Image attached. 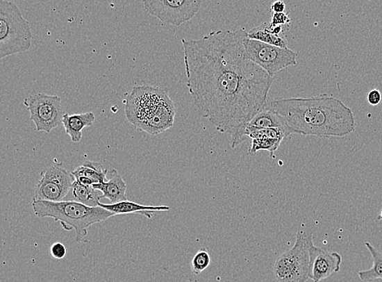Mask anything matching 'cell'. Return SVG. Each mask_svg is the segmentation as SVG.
Listing matches in <instances>:
<instances>
[{
	"mask_svg": "<svg viewBox=\"0 0 382 282\" xmlns=\"http://www.w3.org/2000/svg\"><path fill=\"white\" fill-rule=\"evenodd\" d=\"M247 37L242 28L182 40L188 92L202 117L230 135L233 149L242 142L253 117L266 109L274 80L248 58Z\"/></svg>",
	"mask_w": 382,
	"mask_h": 282,
	"instance_id": "cell-1",
	"label": "cell"
},
{
	"mask_svg": "<svg viewBox=\"0 0 382 282\" xmlns=\"http://www.w3.org/2000/svg\"><path fill=\"white\" fill-rule=\"evenodd\" d=\"M267 106L281 117L289 135L343 138L356 128L352 110L333 97L278 99Z\"/></svg>",
	"mask_w": 382,
	"mask_h": 282,
	"instance_id": "cell-2",
	"label": "cell"
},
{
	"mask_svg": "<svg viewBox=\"0 0 382 282\" xmlns=\"http://www.w3.org/2000/svg\"><path fill=\"white\" fill-rule=\"evenodd\" d=\"M125 103L127 119L136 129L157 135L174 125L176 107L162 88L135 87Z\"/></svg>",
	"mask_w": 382,
	"mask_h": 282,
	"instance_id": "cell-3",
	"label": "cell"
},
{
	"mask_svg": "<svg viewBox=\"0 0 382 282\" xmlns=\"http://www.w3.org/2000/svg\"><path fill=\"white\" fill-rule=\"evenodd\" d=\"M32 208L37 217L53 219L66 231L74 229L77 242H86L88 229L93 224L115 216L100 206L92 208L74 201H33Z\"/></svg>",
	"mask_w": 382,
	"mask_h": 282,
	"instance_id": "cell-4",
	"label": "cell"
},
{
	"mask_svg": "<svg viewBox=\"0 0 382 282\" xmlns=\"http://www.w3.org/2000/svg\"><path fill=\"white\" fill-rule=\"evenodd\" d=\"M33 34L29 22L15 3L0 0V58L25 53L31 49Z\"/></svg>",
	"mask_w": 382,
	"mask_h": 282,
	"instance_id": "cell-5",
	"label": "cell"
},
{
	"mask_svg": "<svg viewBox=\"0 0 382 282\" xmlns=\"http://www.w3.org/2000/svg\"><path fill=\"white\" fill-rule=\"evenodd\" d=\"M313 233H297L293 247L277 258L273 267L279 282H306L310 279V247L313 244Z\"/></svg>",
	"mask_w": 382,
	"mask_h": 282,
	"instance_id": "cell-6",
	"label": "cell"
},
{
	"mask_svg": "<svg viewBox=\"0 0 382 282\" xmlns=\"http://www.w3.org/2000/svg\"><path fill=\"white\" fill-rule=\"evenodd\" d=\"M244 45L248 58L275 78L281 70L297 65L298 53L289 48H281L263 42L251 40L247 37Z\"/></svg>",
	"mask_w": 382,
	"mask_h": 282,
	"instance_id": "cell-7",
	"label": "cell"
},
{
	"mask_svg": "<svg viewBox=\"0 0 382 282\" xmlns=\"http://www.w3.org/2000/svg\"><path fill=\"white\" fill-rule=\"evenodd\" d=\"M24 105L31 114V119L35 125L37 131L50 133L63 124L65 115L61 98L56 95L38 93L28 97Z\"/></svg>",
	"mask_w": 382,
	"mask_h": 282,
	"instance_id": "cell-8",
	"label": "cell"
},
{
	"mask_svg": "<svg viewBox=\"0 0 382 282\" xmlns=\"http://www.w3.org/2000/svg\"><path fill=\"white\" fill-rule=\"evenodd\" d=\"M142 2L150 15L165 24L179 26L197 15L204 0H143Z\"/></svg>",
	"mask_w": 382,
	"mask_h": 282,
	"instance_id": "cell-9",
	"label": "cell"
},
{
	"mask_svg": "<svg viewBox=\"0 0 382 282\" xmlns=\"http://www.w3.org/2000/svg\"><path fill=\"white\" fill-rule=\"evenodd\" d=\"M40 176L33 201H63L75 181L73 174L66 170L61 163L44 169Z\"/></svg>",
	"mask_w": 382,
	"mask_h": 282,
	"instance_id": "cell-10",
	"label": "cell"
},
{
	"mask_svg": "<svg viewBox=\"0 0 382 282\" xmlns=\"http://www.w3.org/2000/svg\"><path fill=\"white\" fill-rule=\"evenodd\" d=\"M310 279L313 282L327 279L341 269L342 258L340 254L329 252L315 247L313 243L310 247Z\"/></svg>",
	"mask_w": 382,
	"mask_h": 282,
	"instance_id": "cell-11",
	"label": "cell"
},
{
	"mask_svg": "<svg viewBox=\"0 0 382 282\" xmlns=\"http://www.w3.org/2000/svg\"><path fill=\"white\" fill-rule=\"evenodd\" d=\"M101 208L110 211L115 215L139 214L145 216L148 219H152L153 214L161 213V211L169 210L167 206H147L134 203V201L126 200L117 204H99Z\"/></svg>",
	"mask_w": 382,
	"mask_h": 282,
	"instance_id": "cell-12",
	"label": "cell"
},
{
	"mask_svg": "<svg viewBox=\"0 0 382 282\" xmlns=\"http://www.w3.org/2000/svg\"><path fill=\"white\" fill-rule=\"evenodd\" d=\"M102 194L101 199H106L111 204H117L126 201L127 186L124 179L115 169L110 172V178L106 182L93 186Z\"/></svg>",
	"mask_w": 382,
	"mask_h": 282,
	"instance_id": "cell-13",
	"label": "cell"
},
{
	"mask_svg": "<svg viewBox=\"0 0 382 282\" xmlns=\"http://www.w3.org/2000/svg\"><path fill=\"white\" fill-rule=\"evenodd\" d=\"M108 170L103 166L101 163L87 161L82 166L75 169L72 172L75 178L80 184L94 186L106 182Z\"/></svg>",
	"mask_w": 382,
	"mask_h": 282,
	"instance_id": "cell-14",
	"label": "cell"
},
{
	"mask_svg": "<svg viewBox=\"0 0 382 282\" xmlns=\"http://www.w3.org/2000/svg\"><path fill=\"white\" fill-rule=\"evenodd\" d=\"M95 119V115L92 112L72 115L65 114L63 124L66 134L69 136L72 142L78 143L83 138V130L88 126H92Z\"/></svg>",
	"mask_w": 382,
	"mask_h": 282,
	"instance_id": "cell-15",
	"label": "cell"
},
{
	"mask_svg": "<svg viewBox=\"0 0 382 282\" xmlns=\"http://www.w3.org/2000/svg\"><path fill=\"white\" fill-rule=\"evenodd\" d=\"M99 192L100 191L96 190L93 186L84 185L75 181L69 194L63 201H77V203L96 208V206H99L101 199V196L98 194Z\"/></svg>",
	"mask_w": 382,
	"mask_h": 282,
	"instance_id": "cell-16",
	"label": "cell"
},
{
	"mask_svg": "<svg viewBox=\"0 0 382 282\" xmlns=\"http://www.w3.org/2000/svg\"><path fill=\"white\" fill-rule=\"evenodd\" d=\"M248 38L281 48H289L285 36L275 35L272 31L270 23L268 24L267 22H263L260 25L254 27L248 32Z\"/></svg>",
	"mask_w": 382,
	"mask_h": 282,
	"instance_id": "cell-17",
	"label": "cell"
},
{
	"mask_svg": "<svg viewBox=\"0 0 382 282\" xmlns=\"http://www.w3.org/2000/svg\"><path fill=\"white\" fill-rule=\"evenodd\" d=\"M247 126L252 129L281 128L286 131L281 117L268 106L266 109L258 113Z\"/></svg>",
	"mask_w": 382,
	"mask_h": 282,
	"instance_id": "cell-18",
	"label": "cell"
},
{
	"mask_svg": "<svg viewBox=\"0 0 382 282\" xmlns=\"http://www.w3.org/2000/svg\"><path fill=\"white\" fill-rule=\"evenodd\" d=\"M367 251L372 258V266L371 269L364 271H358V276L362 281L371 282L375 280H382V252L377 250L369 242H365Z\"/></svg>",
	"mask_w": 382,
	"mask_h": 282,
	"instance_id": "cell-19",
	"label": "cell"
},
{
	"mask_svg": "<svg viewBox=\"0 0 382 282\" xmlns=\"http://www.w3.org/2000/svg\"><path fill=\"white\" fill-rule=\"evenodd\" d=\"M282 139L278 138H258L252 140L251 148L249 149V154L253 155L260 150H266L270 153L272 157H274L278 148L282 142Z\"/></svg>",
	"mask_w": 382,
	"mask_h": 282,
	"instance_id": "cell-20",
	"label": "cell"
},
{
	"mask_svg": "<svg viewBox=\"0 0 382 282\" xmlns=\"http://www.w3.org/2000/svg\"><path fill=\"white\" fill-rule=\"evenodd\" d=\"M247 135L249 138H278L284 140L288 135L286 131L281 128H267V129H252L245 128L244 136Z\"/></svg>",
	"mask_w": 382,
	"mask_h": 282,
	"instance_id": "cell-21",
	"label": "cell"
},
{
	"mask_svg": "<svg viewBox=\"0 0 382 282\" xmlns=\"http://www.w3.org/2000/svg\"><path fill=\"white\" fill-rule=\"evenodd\" d=\"M211 258L207 249L202 247L196 253L191 262L192 274L199 275L201 272L208 269L210 265Z\"/></svg>",
	"mask_w": 382,
	"mask_h": 282,
	"instance_id": "cell-22",
	"label": "cell"
},
{
	"mask_svg": "<svg viewBox=\"0 0 382 282\" xmlns=\"http://www.w3.org/2000/svg\"><path fill=\"white\" fill-rule=\"evenodd\" d=\"M50 255L55 260H63L67 255V248L63 243L56 242L50 247Z\"/></svg>",
	"mask_w": 382,
	"mask_h": 282,
	"instance_id": "cell-23",
	"label": "cell"
},
{
	"mask_svg": "<svg viewBox=\"0 0 382 282\" xmlns=\"http://www.w3.org/2000/svg\"><path fill=\"white\" fill-rule=\"evenodd\" d=\"M291 22V19L289 15L285 13H273L272 17V21L270 22L271 26H286L289 25Z\"/></svg>",
	"mask_w": 382,
	"mask_h": 282,
	"instance_id": "cell-24",
	"label": "cell"
},
{
	"mask_svg": "<svg viewBox=\"0 0 382 282\" xmlns=\"http://www.w3.org/2000/svg\"><path fill=\"white\" fill-rule=\"evenodd\" d=\"M382 100V95L379 89H372L369 93H367V102L371 106L379 105Z\"/></svg>",
	"mask_w": 382,
	"mask_h": 282,
	"instance_id": "cell-25",
	"label": "cell"
},
{
	"mask_svg": "<svg viewBox=\"0 0 382 282\" xmlns=\"http://www.w3.org/2000/svg\"><path fill=\"white\" fill-rule=\"evenodd\" d=\"M286 8L285 3L281 0H276L272 4L271 10L273 13H285Z\"/></svg>",
	"mask_w": 382,
	"mask_h": 282,
	"instance_id": "cell-26",
	"label": "cell"
},
{
	"mask_svg": "<svg viewBox=\"0 0 382 282\" xmlns=\"http://www.w3.org/2000/svg\"><path fill=\"white\" fill-rule=\"evenodd\" d=\"M379 219H382V210L381 211V215L379 217Z\"/></svg>",
	"mask_w": 382,
	"mask_h": 282,
	"instance_id": "cell-27",
	"label": "cell"
}]
</instances>
